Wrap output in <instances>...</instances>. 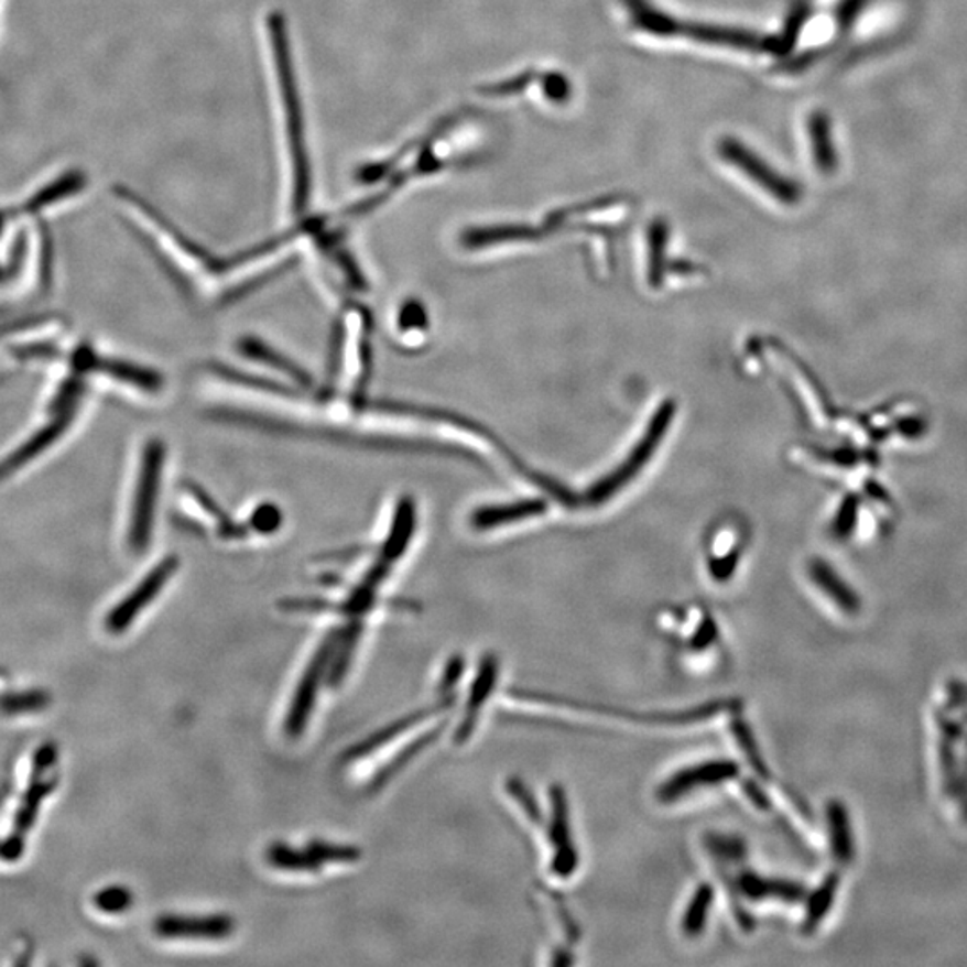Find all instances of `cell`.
I'll return each instance as SVG.
<instances>
[{"mask_svg":"<svg viewBox=\"0 0 967 967\" xmlns=\"http://www.w3.org/2000/svg\"><path fill=\"white\" fill-rule=\"evenodd\" d=\"M269 33H271L274 65H276V70H279L283 106H285L289 148H291V156H293V208L296 214H302L307 208L308 203H311V160H308L307 144H305L302 101H300L296 73H294L291 48H289L287 28H285V20H283L280 13H274L269 19Z\"/></svg>","mask_w":967,"mask_h":967,"instance_id":"6da1fadb","label":"cell"},{"mask_svg":"<svg viewBox=\"0 0 967 967\" xmlns=\"http://www.w3.org/2000/svg\"><path fill=\"white\" fill-rule=\"evenodd\" d=\"M674 416V402L661 403L656 414L651 417V422L647 425L642 439L638 441L637 445H634L631 454L628 455V459L623 460L622 465L613 469L611 474L606 475L599 484H595L594 488L589 489V503L600 506V503L613 499L620 489L626 488L645 468L647 463L654 457L661 443L665 439L666 432L671 431Z\"/></svg>","mask_w":967,"mask_h":967,"instance_id":"7a4b0ae2","label":"cell"},{"mask_svg":"<svg viewBox=\"0 0 967 967\" xmlns=\"http://www.w3.org/2000/svg\"><path fill=\"white\" fill-rule=\"evenodd\" d=\"M165 446L162 441L151 439L144 446L140 463L139 482L134 491L130 522V546L133 552H144L153 536L154 511L159 502Z\"/></svg>","mask_w":967,"mask_h":967,"instance_id":"3957f363","label":"cell"},{"mask_svg":"<svg viewBox=\"0 0 967 967\" xmlns=\"http://www.w3.org/2000/svg\"><path fill=\"white\" fill-rule=\"evenodd\" d=\"M337 642H339V629H332L326 634L325 640L319 643L311 663L303 672L300 685L294 692V699L289 708L287 717H285V734L291 738L302 737L303 731L307 729L312 709L316 706L317 692L322 686L323 675L330 669Z\"/></svg>","mask_w":967,"mask_h":967,"instance_id":"277c9868","label":"cell"},{"mask_svg":"<svg viewBox=\"0 0 967 967\" xmlns=\"http://www.w3.org/2000/svg\"><path fill=\"white\" fill-rule=\"evenodd\" d=\"M718 154L722 159L734 163L735 167L740 169L746 176L751 177V182L757 183L758 187L769 192L774 199L785 205H795L801 199V188L797 183L791 182L789 177L781 176L774 169L769 167L760 156L751 153L742 142L735 139H722L718 142Z\"/></svg>","mask_w":967,"mask_h":967,"instance_id":"5b68a950","label":"cell"},{"mask_svg":"<svg viewBox=\"0 0 967 967\" xmlns=\"http://www.w3.org/2000/svg\"><path fill=\"white\" fill-rule=\"evenodd\" d=\"M177 568H180V559L176 556H169L160 561L159 565L145 575L142 583L124 600H120L116 608L111 609V613L106 617V629L111 634H120L130 628L134 618L139 617L149 604L159 597L160 591L176 574Z\"/></svg>","mask_w":967,"mask_h":967,"instance_id":"8992f818","label":"cell"},{"mask_svg":"<svg viewBox=\"0 0 967 967\" xmlns=\"http://www.w3.org/2000/svg\"><path fill=\"white\" fill-rule=\"evenodd\" d=\"M520 699L536 700V703L557 704V706H571V708H591L597 714L613 715V717L631 718V720H643V722L656 724H689L697 720H706V718L715 717L722 709L728 708L726 700H714V703H704L695 708L685 709V711H660V714H638V711H628L626 708H611V706H599V704L577 703L572 699H561V697H552V695L537 694V692H517Z\"/></svg>","mask_w":967,"mask_h":967,"instance_id":"52a82bcc","label":"cell"},{"mask_svg":"<svg viewBox=\"0 0 967 967\" xmlns=\"http://www.w3.org/2000/svg\"><path fill=\"white\" fill-rule=\"evenodd\" d=\"M738 776H740V767L734 760H728V758L708 760V762L697 763V765L681 769L672 774L658 789V800L663 805H671V803L688 795L689 792L700 791L706 786L722 785V783H728Z\"/></svg>","mask_w":967,"mask_h":967,"instance_id":"ba28073f","label":"cell"},{"mask_svg":"<svg viewBox=\"0 0 967 967\" xmlns=\"http://www.w3.org/2000/svg\"><path fill=\"white\" fill-rule=\"evenodd\" d=\"M548 843L554 849L551 869L556 877L571 878L579 867V852L575 848L571 826V808L563 786H551V824Z\"/></svg>","mask_w":967,"mask_h":967,"instance_id":"9c48e42d","label":"cell"},{"mask_svg":"<svg viewBox=\"0 0 967 967\" xmlns=\"http://www.w3.org/2000/svg\"><path fill=\"white\" fill-rule=\"evenodd\" d=\"M54 760H56V751H54L53 746L39 754L30 791L25 795L24 805L20 806L19 814H17L15 834L10 838V843H8L4 849L6 858L19 857L22 843H24V835L33 826L42 801L56 786V778H45V771H47L48 767H53Z\"/></svg>","mask_w":967,"mask_h":967,"instance_id":"30bf717a","label":"cell"},{"mask_svg":"<svg viewBox=\"0 0 967 967\" xmlns=\"http://www.w3.org/2000/svg\"><path fill=\"white\" fill-rule=\"evenodd\" d=\"M88 185V176L83 173L82 169H67L56 176L48 177L44 183H40L39 187L20 203L19 214L22 216H40L44 211L51 210L54 206L62 203L70 202L74 197L79 196Z\"/></svg>","mask_w":967,"mask_h":967,"instance_id":"8fae6325","label":"cell"},{"mask_svg":"<svg viewBox=\"0 0 967 967\" xmlns=\"http://www.w3.org/2000/svg\"><path fill=\"white\" fill-rule=\"evenodd\" d=\"M154 930L165 938H205L219 941L233 934V917L226 914L214 915H162Z\"/></svg>","mask_w":967,"mask_h":967,"instance_id":"7c38bea8","label":"cell"},{"mask_svg":"<svg viewBox=\"0 0 967 967\" xmlns=\"http://www.w3.org/2000/svg\"><path fill=\"white\" fill-rule=\"evenodd\" d=\"M454 704V695H443V699L437 700V703L431 704V706H425V708H420L417 711H414V714H409L405 715V717L398 718V720L389 724L385 728L374 731L373 735H369L365 740H360L359 743H355L351 748L346 749L345 754H343V762H355V760H360V758L373 754L374 751H379L383 746L393 742L394 738L405 734L409 729L416 728L417 724L425 722V720L434 717V715L452 708Z\"/></svg>","mask_w":967,"mask_h":967,"instance_id":"4fadbf2b","label":"cell"},{"mask_svg":"<svg viewBox=\"0 0 967 967\" xmlns=\"http://www.w3.org/2000/svg\"><path fill=\"white\" fill-rule=\"evenodd\" d=\"M499 660L493 654L484 656L480 661L479 672L475 675L474 685L469 688V699L466 704L465 717L460 720L455 731V743H466L474 735L484 704L488 703L489 695L493 694L499 680Z\"/></svg>","mask_w":967,"mask_h":967,"instance_id":"5bb4252c","label":"cell"},{"mask_svg":"<svg viewBox=\"0 0 967 967\" xmlns=\"http://www.w3.org/2000/svg\"><path fill=\"white\" fill-rule=\"evenodd\" d=\"M77 368L96 369L101 373L110 374L111 379L119 382L130 383L133 388L142 389L148 393H159L163 388V377L154 369L142 368V366L130 365L124 360L102 359L88 350L77 351Z\"/></svg>","mask_w":967,"mask_h":967,"instance_id":"9a60e30c","label":"cell"},{"mask_svg":"<svg viewBox=\"0 0 967 967\" xmlns=\"http://www.w3.org/2000/svg\"><path fill=\"white\" fill-rule=\"evenodd\" d=\"M74 409H63L53 423H48L42 431L36 432L31 439L25 441L24 445L19 446L10 457L0 460V482L8 479L10 475L17 474L20 468H24L28 463L36 459L42 452L47 450L48 446H53L59 439L63 432H67L70 422H73Z\"/></svg>","mask_w":967,"mask_h":967,"instance_id":"2e32d148","label":"cell"},{"mask_svg":"<svg viewBox=\"0 0 967 967\" xmlns=\"http://www.w3.org/2000/svg\"><path fill=\"white\" fill-rule=\"evenodd\" d=\"M116 196L119 197V199H124L126 203H130V205L137 206L144 216H148L149 219L156 222V226H160L163 231H167L169 237H171L176 245H180V248H182L185 253L191 254L194 259L206 264V268L210 269V271H216V273L222 271V262H220V260L214 259L208 251L203 250L202 246L192 242L187 235H183L182 230H177L176 226H174L167 217H163V214H160L154 206L149 205L145 199L137 196L134 192L128 191L126 187H116Z\"/></svg>","mask_w":967,"mask_h":967,"instance_id":"e0dca14e","label":"cell"},{"mask_svg":"<svg viewBox=\"0 0 967 967\" xmlns=\"http://www.w3.org/2000/svg\"><path fill=\"white\" fill-rule=\"evenodd\" d=\"M546 503L543 500H518L502 506H488L480 508L471 514V525L477 531H491V529L506 528L513 523L522 522L528 518L540 517L545 513Z\"/></svg>","mask_w":967,"mask_h":967,"instance_id":"ac0fdd59","label":"cell"},{"mask_svg":"<svg viewBox=\"0 0 967 967\" xmlns=\"http://www.w3.org/2000/svg\"><path fill=\"white\" fill-rule=\"evenodd\" d=\"M738 891L752 901L780 900L800 903L806 898L805 887L797 881L760 877L757 872H743L738 878Z\"/></svg>","mask_w":967,"mask_h":967,"instance_id":"d6986e66","label":"cell"},{"mask_svg":"<svg viewBox=\"0 0 967 967\" xmlns=\"http://www.w3.org/2000/svg\"><path fill=\"white\" fill-rule=\"evenodd\" d=\"M537 239V231L531 226L499 225L469 228L460 235V245L468 250H484L489 246L511 245Z\"/></svg>","mask_w":967,"mask_h":967,"instance_id":"ffe728a7","label":"cell"},{"mask_svg":"<svg viewBox=\"0 0 967 967\" xmlns=\"http://www.w3.org/2000/svg\"><path fill=\"white\" fill-rule=\"evenodd\" d=\"M810 577L814 580V585L826 594L829 600H834L844 613L858 615L862 602L858 599V595L838 577L837 572L826 563V561L815 559L810 563Z\"/></svg>","mask_w":967,"mask_h":967,"instance_id":"44dd1931","label":"cell"},{"mask_svg":"<svg viewBox=\"0 0 967 967\" xmlns=\"http://www.w3.org/2000/svg\"><path fill=\"white\" fill-rule=\"evenodd\" d=\"M416 529V503L411 497L400 500L394 514L393 525L389 531L388 540L383 542L380 557L389 561L391 565L396 563L400 557L405 554L408 546L411 545L412 534Z\"/></svg>","mask_w":967,"mask_h":967,"instance_id":"7402d4cb","label":"cell"},{"mask_svg":"<svg viewBox=\"0 0 967 967\" xmlns=\"http://www.w3.org/2000/svg\"><path fill=\"white\" fill-rule=\"evenodd\" d=\"M362 632H365L362 618L348 620L345 628L339 629V642H337L336 652H334L330 669H328V685L332 688H339L343 685L346 674L350 671L351 661H354Z\"/></svg>","mask_w":967,"mask_h":967,"instance_id":"603a6c76","label":"cell"},{"mask_svg":"<svg viewBox=\"0 0 967 967\" xmlns=\"http://www.w3.org/2000/svg\"><path fill=\"white\" fill-rule=\"evenodd\" d=\"M239 350L248 359L264 362V365L271 366V368L280 369L283 374H287L291 379L296 380L300 385L311 388L312 380L307 371H303L300 366L294 365L293 360L287 359L280 351L273 350L271 346L265 345V343L257 339V337H246V339L239 340Z\"/></svg>","mask_w":967,"mask_h":967,"instance_id":"cb8c5ba5","label":"cell"},{"mask_svg":"<svg viewBox=\"0 0 967 967\" xmlns=\"http://www.w3.org/2000/svg\"><path fill=\"white\" fill-rule=\"evenodd\" d=\"M808 133L812 140L815 165L823 174H832L837 169V153L832 139V124L824 111H814L808 119Z\"/></svg>","mask_w":967,"mask_h":967,"instance_id":"d4e9b609","label":"cell"},{"mask_svg":"<svg viewBox=\"0 0 967 967\" xmlns=\"http://www.w3.org/2000/svg\"><path fill=\"white\" fill-rule=\"evenodd\" d=\"M445 724H439L437 728L431 729V731H426L422 737H417L416 740H412L409 746L402 749V751L398 752L396 757L391 758L385 765L380 769L377 774H374L373 780L369 783V792H377L382 789L383 785H388L389 781L393 780L396 776L398 772L402 771L403 767H408L409 763L414 760V758L423 751V749L428 748L431 743L436 742V738L443 734V729H445Z\"/></svg>","mask_w":967,"mask_h":967,"instance_id":"484cf974","label":"cell"},{"mask_svg":"<svg viewBox=\"0 0 967 967\" xmlns=\"http://www.w3.org/2000/svg\"><path fill=\"white\" fill-rule=\"evenodd\" d=\"M829 837L832 849L838 862L849 863L855 857V843H852L851 824H849L846 806L838 801H832L828 805Z\"/></svg>","mask_w":967,"mask_h":967,"instance_id":"4316f807","label":"cell"},{"mask_svg":"<svg viewBox=\"0 0 967 967\" xmlns=\"http://www.w3.org/2000/svg\"><path fill=\"white\" fill-rule=\"evenodd\" d=\"M268 860L271 866L282 871L319 872L323 866L307 848L297 849L283 843L271 844V848L268 849Z\"/></svg>","mask_w":967,"mask_h":967,"instance_id":"83f0119b","label":"cell"},{"mask_svg":"<svg viewBox=\"0 0 967 967\" xmlns=\"http://www.w3.org/2000/svg\"><path fill=\"white\" fill-rule=\"evenodd\" d=\"M714 900V887L708 885V883H703V885L697 887V891L694 892L688 906H686L683 921H681V926H683L685 935H688V937H699V935L703 934L704 928H706V923H708L709 912H711Z\"/></svg>","mask_w":967,"mask_h":967,"instance_id":"f1b7e54d","label":"cell"},{"mask_svg":"<svg viewBox=\"0 0 967 967\" xmlns=\"http://www.w3.org/2000/svg\"><path fill=\"white\" fill-rule=\"evenodd\" d=\"M838 885H840V878L837 874H829L824 880L823 885L810 898L808 910H806L805 921H803V928H805L806 934L814 932L819 926L821 921L828 914L829 909L834 905Z\"/></svg>","mask_w":967,"mask_h":967,"instance_id":"f546056e","label":"cell"},{"mask_svg":"<svg viewBox=\"0 0 967 967\" xmlns=\"http://www.w3.org/2000/svg\"><path fill=\"white\" fill-rule=\"evenodd\" d=\"M185 488L199 502V506L205 509L206 513L216 520L217 528H219L220 534L226 540H242V537H246V534H248L246 529L231 522L230 517L217 506L216 500L211 499L210 495H206L196 484H185Z\"/></svg>","mask_w":967,"mask_h":967,"instance_id":"4dcf8cb0","label":"cell"},{"mask_svg":"<svg viewBox=\"0 0 967 967\" xmlns=\"http://www.w3.org/2000/svg\"><path fill=\"white\" fill-rule=\"evenodd\" d=\"M308 851L322 863H354L362 858V851L350 844H332L325 840H311Z\"/></svg>","mask_w":967,"mask_h":967,"instance_id":"1f68e13d","label":"cell"},{"mask_svg":"<svg viewBox=\"0 0 967 967\" xmlns=\"http://www.w3.org/2000/svg\"><path fill=\"white\" fill-rule=\"evenodd\" d=\"M734 734L735 738H737V742L740 743V748L746 752V758H748L752 769L757 771L758 776H769V769H767L765 762H763L762 754H760V749H758L757 742H754L751 729H749L748 724L743 722L742 718L734 720Z\"/></svg>","mask_w":967,"mask_h":967,"instance_id":"d6a6232c","label":"cell"},{"mask_svg":"<svg viewBox=\"0 0 967 967\" xmlns=\"http://www.w3.org/2000/svg\"><path fill=\"white\" fill-rule=\"evenodd\" d=\"M94 903L105 914H122L133 905V894L128 887H106L97 892Z\"/></svg>","mask_w":967,"mask_h":967,"instance_id":"836d02e7","label":"cell"},{"mask_svg":"<svg viewBox=\"0 0 967 967\" xmlns=\"http://www.w3.org/2000/svg\"><path fill=\"white\" fill-rule=\"evenodd\" d=\"M282 522L283 517L279 506L265 502L260 503L259 508L254 509L250 518V528L254 532L268 536V534H274V532L279 531L282 528Z\"/></svg>","mask_w":967,"mask_h":967,"instance_id":"e575fe53","label":"cell"},{"mask_svg":"<svg viewBox=\"0 0 967 967\" xmlns=\"http://www.w3.org/2000/svg\"><path fill=\"white\" fill-rule=\"evenodd\" d=\"M508 791L513 795V800L518 805L522 806L523 812L528 815L532 823H540L543 819L542 810L534 800L531 789L520 780L508 781Z\"/></svg>","mask_w":967,"mask_h":967,"instance_id":"d590c367","label":"cell"},{"mask_svg":"<svg viewBox=\"0 0 967 967\" xmlns=\"http://www.w3.org/2000/svg\"><path fill=\"white\" fill-rule=\"evenodd\" d=\"M706 844H708L709 851L714 852L715 857L722 858V860H740L746 855V846L737 837L711 835L706 840Z\"/></svg>","mask_w":967,"mask_h":967,"instance_id":"8d00e7d4","label":"cell"},{"mask_svg":"<svg viewBox=\"0 0 967 967\" xmlns=\"http://www.w3.org/2000/svg\"><path fill=\"white\" fill-rule=\"evenodd\" d=\"M666 245V226L663 222H654L651 228V283L658 285L661 276V260Z\"/></svg>","mask_w":967,"mask_h":967,"instance_id":"74e56055","label":"cell"},{"mask_svg":"<svg viewBox=\"0 0 967 967\" xmlns=\"http://www.w3.org/2000/svg\"><path fill=\"white\" fill-rule=\"evenodd\" d=\"M426 323H428V319H426L425 307H423L422 303L416 302V300L405 303L402 311H400V316H398V325L405 332L423 330V328H426Z\"/></svg>","mask_w":967,"mask_h":967,"instance_id":"f35d334b","label":"cell"},{"mask_svg":"<svg viewBox=\"0 0 967 967\" xmlns=\"http://www.w3.org/2000/svg\"><path fill=\"white\" fill-rule=\"evenodd\" d=\"M466 661L460 654H455L450 660L446 661L445 671L441 675L439 694L448 695L457 685L460 675L465 672Z\"/></svg>","mask_w":967,"mask_h":967,"instance_id":"ab89813d","label":"cell"},{"mask_svg":"<svg viewBox=\"0 0 967 967\" xmlns=\"http://www.w3.org/2000/svg\"><path fill=\"white\" fill-rule=\"evenodd\" d=\"M543 91L552 101H566L571 97V83L561 74H546L543 82Z\"/></svg>","mask_w":967,"mask_h":967,"instance_id":"60d3db41","label":"cell"},{"mask_svg":"<svg viewBox=\"0 0 967 967\" xmlns=\"http://www.w3.org/2000/svg\"><path fill=\"white\" fill-rule=\"evenodd\" d=\"M866 0H843V4L838 6L837 22L843 30H848L849 25L855 22L858 13L862 11Z\"/></svg>","mask_w":967,"mask_h":967,"instance_id":"b9f144b4","label":"cell"},{"mask_svg":"<svg viewBox=\"0 0 967 967\" xmlns=\"http://www.w3.org/2000/svg\"><path fill=\"white\" fill-rule=\"evenodd\" d=\"M715 638H717V626L711 618H706L700 623L699 631L695 632L694 647L695 649H706L715 642Z\"/></svg>","mask_w":967,"mask_h":967,"instance_id":"7bdbcfd3","label":"cell"},{"mask_svg":"<svg viewBox=\"0 0 967 967\" xmlns=\"http://www.w3.org/2000/svg\"><path fill=\"white\" fill-rule=\"evenodd\" d=\"M852 520H855V506H846L838 514L837 523H835V532L837 536H846L852 529Z\"/></svg>","mask_w":967,"mask_h":967,"instance_id":"ee69618b","label":"cell"},{"mask_svg":"<svg viewBox=\"0 0 967 967\" xmlns=\"http://www.w3.org/2000/svg\"><path fill=\"white\" fill-rule=\"evenodd\" d=\"M743 789H746V794H748L749 800H751L758 808H769V800H767V795L763 794L762 789H760L757 783L749 781Z\"/></svg>","mask_w":967,"mask_h":967,"instance_id":"f6af8a7d","label":"cell"},{"mask_svg":"<svg viewBox=\"0 0 967 967\" xmlns=\"http://www.w3.org/2000/svg\"><path fill=\"white\" fill-rule=\"evenodd\" d=\"M4 225H6V216H4V214H2V211H0V233H2V228H4Z\"/></svg>","mask_w":967,"mask_h":967,"instance_id":"bcb514c9","label":"cell"},{"mask_svg":"<svg viewBox=\"0 0 967 967\" xmlns=\"http://www.w3.org/2000/svg\"><path fill=\"white\" fill-rule=\"evenodd\" d=\"M0 852H2V849H0Z\"/></svg>","mask_w":967,"mask_h":967,"instance_id":"7dc6e473","label":"cell"}]
</instances>
